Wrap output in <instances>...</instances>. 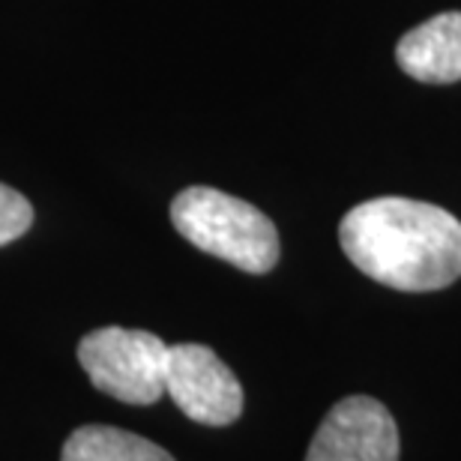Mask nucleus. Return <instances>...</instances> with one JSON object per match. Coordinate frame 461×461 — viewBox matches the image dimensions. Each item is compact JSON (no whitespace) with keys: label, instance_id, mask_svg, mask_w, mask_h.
Returning a JSON list of instances; mask_svg holds the SVG:
<instances>
[{"label":"nucleus","instance_id":"obj_1","mask_svg":"<svg viewBox=\"0 0 461 461\" xmlns=\"http://www.w3.org/2000/svg\"><path fill=\"white\" fill-rule=\"evenodd\" d=\"M348 261L395 291H440L461 276V222L413 198H372L339 225Z\"/></svg>","mask_w":461,"mask_h":461},{"label":"nucleus","instance_id":"obj_2","mask_svg":"<svg viewBox=\"0 0 461 461\" xmlns=\"http://www.w3.org/2000/svg\"><path fill=\"white\" fill-rule=\"evenodd\" d=\"M171 222L201 252L243 273H270L279 261V230L243 198L189 186L171 201Z\"/></svg>","mask_w":461,"mask_h":461},{"label":"nucleus","instance_id":"obj_3","mask_svg":"<svg viewBox=\"0 0 461 461\" xmlns=\"http://www.w3.org/2000/svg\"><path fill=\"white\" fill-rule=\"evenodd\" d=\"M168 345L147 330L103 327L78 342V363L99 393L123 404H153L165 393Z\"/></svg>","mask_w":461,"mask_h":461},{"label":"nucleus","instance_id":"obj_4","mask_svg":"<svg viewBox=\"0 0 461 461\" xmlns=\"http://www.w3.org/2000/svg\"><path fill=\"white\" fill-rule=\"evenodd\" d=\"M165 393L192 422L201 426H230L243 413V386L207 345H168Z\"/></svg>","mask_w":461,"mask_h":461},{"label":"nucleus","instance_id":"obj_5","mask_svg":"<svg viewBox=\"0 0 461 461\" xmlns=\"http://www.w3.org/2000/svg\"><path fill=\"white\" fill-rule=\"evenodd\" d=\"M306 461H399L393 413L368 395H348L318 426Z\"/></svg>","mask_w":461,"mask_h":461},{"label":"nucleus","instance_id":"obj_6","mask_svg":"<svg viewBox=\"0 0 461 461\" xmlns=\"http://www.w3.org/2000/svg\"><path fill=\"white\" fill-rule=\"evenodd\" d=\"M395 60L422 85H453L461 78V13H440L408 31L395 45Z\"/></svg>","mask_w":461,"mask_h":461},{"label":"nucleus","instance_id":"obj_7","mask_svg":"<svg viewBox=\"0 0 461 461\" xmlns=\"http://www.w3.org/2000/svg\"><path fill=\"white\" fill-rule=\"evenodd\" d=\"M60 461H174L159 444L114 426H81L67 438Z\"/></svg>","mask_w":461,"mask_h":461},{"label":"nucleus","instance_id":"obj_8","mask_svg":"<svg viewBox=\"0 0 461 461\" xmlns=\"http://www.w3.org/2000/svg\"><path fill=\"white\" fill-rule=\"evenodd\" d=\"M33 225V207L22 192L0 183V246L15 243Z\"/></svg>","mask_w":461,"mask_h":461}]
</instances>
